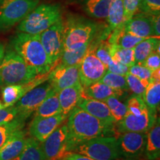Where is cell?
<instances>
[{"label": "cell", "instance_id": "1", "mask_svg": "<svg viewBox=\"0 0 160 160\" xmlns=\"http://www.w3.org/2000/svg\"><path fill=\"white\" fill-rule=\"evenodd\" d=\"M68 148L71 152L77 146L94 138L113 133V124L106 123L77 106L68 116Z\"/></svg>", "mask_w": 160, "mask_h": 160}, {"label": "cell", "instance_id": "2", "mask_svg": "<svg viewBox=\"0 0 160 160\" xmlns=\"http://www.w3.org/2000/svg\"><path fill=\"white\" fill-rule=\"evenodd\" d=\"M11 45V49L19 55L37 75L45 74L51 71L52 65L42 45L39 35L18 32L12 38Z\"/></svg>", "mask_w": 160, "mask_h": 160}, {"label": "cell", "instance_id": "3", "mask_svg": "<svg viewBox=\"0 0 160 160\" xmlns=\"http://www.w3.org/2000/svg\"><path fill=\"white\" fill-rule=\"evenodd\" d=\"M37 73L29 68L13 49L5 51L0 63V87L23 85L31 81Z\"/></svg>", "mask_w": 160, "mask_h": 160}, {"label": "cell", "instance_id": "4", "mask_svg": "<svg viewBox=\"0 0 160 160\" xmlns=\"http://www.w3.org/2000/svg\"><path fill=\"white\" fill-rule=\"evenodd\" d=\"M61 19H62V11L58 5H38L18 24L17 31L31 35H39Z\"/></svg>", "mask_w": 160, "mask_h": 160}, {"label": "cell", "instance_id": "5", "mask_svg": "<svg viewBox=\"0 0 160 160\" xmlns=\"http://www.w3.org/2000/svg\"><path fill=\"white\" fill-rule=\"evenodd\" d=\"M64 49L91 43L97 37L99 27L82 17H69L64 22Z\"/></svg>", "mask_w": 160, "mask_h": 160}, {"label": "cell", "instance_id": "6", "mask_svg": "<svg viewBox=\"0 0 160 160\" xmlns=\"http://www.w3.org/2000/svg\"><path fill=\"white\" fill-rule=\"evenodd\" d=\"M71 152L85 155L94 160H119L121 159L117 137L104 136L80 144Z\"/></svg>", "mask_w": 160, "mask_h": 160}, {"label": "cell", "instance_id": "7", "mask_svg": "<svg viewBox=\"0 0 160 160\" xmlns=\"http://www.w3.org/2000/svg\"><path fill=\"white\" fill-rule=\"evenodd\" d=\"M39 4V0H3L0 3V31L21 22Z\"/></svg>", "mask_w": 160, "mask_h": 160}, {"label": "cell", "instance_id": "8", "mask_svg": "<svg viewBox=\"0 0 160 160\" xmlns=\"http://www.w3.org/2000/svg\"><path fill=\"white\" fill-rule=\"evenodd\" d=\"M99 40L96 37L91 42L79 64V79L83 88L99 82L108 71L106 66L95 54L96 46Z\"/></svg>", "mask_w": 160, "mask_h": 160}, {"label": "cell", "instance_id": "9", "mask_svg": "<svg viewBox=\"0 0 160 160\" xmlns=\"http://www.w3.org/2000/svg\"><path fill=\"white\" fill-rule=\"evenodd\" d=\"M39 36L53 68L59 62L64 49L63 19L59 20Z\"/></svg>", "mask_w": 160, "mask_h": 160}, {"label": "cell", "instance_id": "10", "mask_svg": "<svg viewBox=\"0 0 160 160\" xmlns=\"http://www.w3.org/2000/svg\"><path fill=\"white\" fill-rule=\"evenodd\" d=\"M53 91L48 79L28 91L14 105L19 117L25 121Z\"/></svg>", "mask_w": 160, "mask_h": 160}, {"label": "cell", "instance_id": "11", "mask_svg": "<svg viewBox=\"0 0 160 160\" xmlns=\"http://www.w3.org/2000/svg\"><path fill=\"white\" fill-rule=\"evenodd\" d=\"M147 133L123 132L117 137V145L121 158L134 160L145 151Z\"/></svg>", "mask_w": 160, "mask_h": 160}, {"label": "cell", "instance_id": "12", "mask_svg": "<svg viewBox=\"0 0 160 160\" xmlns=\"http://www.w3.org/2000/svg\"><path fill=\"white\" fill-rule=\"evenodd\" d=\"M46 160H60L68 153V128L60 125L41 144Z\"/></svg>", "mask_w": 160, "mask_h": 160}, {"label": "cell", "instance_id": "13", "mask_svg": "<svg viewBox=\"0 0 160 160\" xmlns=\"http://www.w3.org/2000/svg\"><path fill=\"white\" fill-rule=\"evenodd\" d=\"M48 81L53 91L57 93L66 88L77 85L80 82L79 65L54 66L49 71Z\"/></svg>", "mask_w": 160, "mask_h": 160}, {"label": "cell", "instance_id": "14", "mask_svg": "<svg viewBox=\"0 0 160 160\" xmlns=\"http://www.w3.org/2000/svg\"><path fill=\"white\" fill-rule=\"evenodd\" d=\"M157 119V113L150 111L148 108L139 116L133 115L127 112L123 119L117 122V130L119 133H147L156 122Z\"/></svg>", "mask_w": 160, "mask_h": 160}, {"label": "cell", "instance_id": "15", "mask_svg": "<svg viewBox=\"0 0 160 160\" xmlns=\"http://www.w3.org/2000/svg\"><path fill=\"white\" fill-rule=\"evenodd\" d=\"M67 119L63 114L48 117H34L30 124L29 133L40 143L43 142Z\"/></svg>", "mask_w": 160, "mask_h": 160}, {"label": "cell", "instance_id": "16", "mask_svg": "<svg viewBox=\"0 0 160 160\" xmlns=\"http://www.w3.org/2000/svg\"><path fill=\"white\" fill-rule=\"evenodd\" d=\"M48 74L49 72L45 74L37 75L31 81L23 85H11L3 87L2 96L4 108L14 105L28 91L48 79Z\"/></svg>", "mask_w": 160, "mask_h": 160}, {"label": "cell", "instance_id": "17", "mask_svg": "<svg viewBox=\"0 0 160 160\" xmlns=\"http://www.w3.org/2000/svg\"><path fill=\"white\" fill-rule=\"evenodd\" d=\"M124 30L136 37L143 39L154 37L151 15L143 13H137L126 22L124 25Z\"/></svg>", "mask_w": 160, "mask_h": 160}, {"label": "cell", "instance_id": "18", "mask_svg": "<svg viewBox=\"0 0 160 160\" xmlns=\"http://www.w3.org/2000/svg\"><path fill=\"white\" fill-rule=\"evenodd\" d=\"M83 87L81 83L66 88L58 93L62 114L68 117L73 108L77 107L82 98Z\"/></svg>", "mask_w": 160, "mask_h": 160}, {"label": "cell", "instance_id": "19", "mask_svg": "<svg viewBox=\"0 0 160 160\" xmlns=\"http://www.w3.org/2000/svg\"><path fill=\"white\" fill-rule=\"evenodd\" d=\"M78 107L106 123L116 125V121L112 117L108 105L102 101L82 98L78 104Z\"/></svg>", "mask_w": 160, "mask_h": 160}, {"label": "cell", "instance_id": "20", "mask_svg": "<svg viewBox=\"0 0 160 160\" xmlns=\"http://www.w3.org/2000/svg\"><path fill=\"white\" fill-rule=\"evenodd\" d=\"M27 138L22 129L13 133L0 148V160H11L23 151Z\"/></svg>", "mask_w": 160, "mask_h": 160}, {"label": "cell", "instance_id": "21", "mask_svg": "<svg viewBox=\"0 0 160 160\" xmlns=\"http://www.w3.org/2000/svg\"><path fill=\"white\" fill-rule=\"evenodd\" d=\"M125 93V91H118L100 82H97L91 84L88 87L83 88L82 98L93 99L103 102L107 98L111 97L117 98L122 97Z\"/></svg>", "mask_w": 160, "mask_h": 160}, {"label": "cell", "instance_id": "22", "mask_svg": "<svg viewBox=\"0 0 160 160\" xmlns=\"http://www.w3.org/2000/svg\"><path fill=\"white\" fill-rule=\"evenodd\" d=\"M144 153L148 160H157L160 156V124L159 119H157L147 132L146 136V145Z\"/></svg>", "mask_w": 160, "mask_h": 160}, {"label": "cell", "instance_id": "23", "mask_svg": "<svg viewBox=\"0 0 160 160\" xmlns=\"http://www.w3.org/2000/svg\"><path fill=\"white\" fill-rule=\"evenodd\" d=\"M159 37H151L146 38L138 43L133 48L135 57V64L142 65L148 56L153 51L160 53Z\"/></svg>", "mask_w": 160, "mask_h": 160}, {"label": "cell", "instance_id": "24", "mask_svg": "<svg viewBox=\"0 0 160 160\" xmlns=\"http://www.w3.org/2000/svg\"><path fill=\"white\" fill-rule=\"evenodd\" d=\"M106 20L111 31L124 27L125 20L122 0H112Z\"/></svg>", "mask_w": 160, "mask_h": 160}, {"label": "cell", "instance_id": "25", "mask_svg": "<svg viewBox=\"0 0 160 160\" xmlns=\"http://www.w3.org/2000/svg\"><path fill=\"white\" fill-rule=\"evenodd\" d=\"M90 44L91 43L84 44L82 45L77 46V47L72 48L63 50V52L57 65L64 66L79 65L83 57H85Z\"/></svg>", "mask_w": 160, "mask_h": 160}, {"label": "cell", "instance_id": "26", "mask_svg": "<svg viewBox=\"0 0 160 160\" xmlns=\"http://www.w3.org/2000/svg\"><path fill=\"white\" fill-rule=\"evenodd\" d=\"M61 107H60L58 93L53 91L48 97L44 100L35 111L34 117H48L58 114H61Z\"/></svg>", "mask_w": 160, "mask_h": 160}, {"label": "cell", "instance_id": "27", "mask_svg": "<svg viewBox=\"0 0 160 160\" xmlns=\"http://www.w3.org/2000/svg\"><path fill=\"white\" fill-rule=\"evenodd\" d=\"M112 0H85L84 10L89 17L106 19Z\"/></svg>", "mask_w": 160, "mask_h": 160}, {"label": "cell", "instance_id": "28", "mask_svg": "<svg viewBox=\"0 0 160 160\" xmlns=\"http://www.w3.org/2000/svg\"><path fill=\"white\" fill-rule=\"evenodd\" d=\"M142 99L150 111L157 113L160 104V81L150 80Z\"/></svg>", "mask_w": 160, "mask_h": 160}, {"label": "cell", "instance_id": "29", "mask_svg": "<svg viewBox=\"0 0 160 160\" xmlns=\"http://www.w3.org/2000/svg\"><path fill=\"white\" fill-rule=\"evenodd\" d=\"M11 160H46L41 144L34 138H27L23 151Z\"/></svg>", "mask_w": 160, "mask_h": 160}, {"label": "cell", "instance_id": "30", "mask_svg": "<svg viewBox=\"0 0 160 160\" xmlns=\"http://www.w3.org/2000/svg\"><path fill=\"white\" fill-rule=\"evenodd\" d=\"M109 52L113 61L128 66V67H131L135 64L133 49L123 48L117 45L110 44Z\"/></svg>", "mask_w": 160, "mask_h": 160}, {"label": "cell", "instance_id": "31", "mask_svg": "<svg viewBox=\"0 0 160 160\" xmlns=\"http://www.w3.org/2000/svg\"><path fill=\"white\" fill-rule=\"evenodd\" d=\"M25 125V121L17 119L7 124H0V148L16 132L22 130Z\"/></svg>", "mask_w": 160, "mask_h": 160}, {"label": "cell", "instance_id": "32", "mask_svg": "<svg viewBox=\"0 0 160 160\" xmlns=\"http://www.w3.org/2000/svg\"><path fill=\"white\" fill-rule=\"evenodd\" d=\"M99 82L118 91L125 92L129 91L125 76L116 74L107 71Z\"/></svg>", "mask_w": 160, "mask_h": 160}, {"label": "cell", "instance_id": "33", "mask_svg": "<svg viewBox=\"0 0 160 160\" xmlns=\"http://www.w3.org/2000/svg\"><path fill=\"white\" fill-rule=\"evenodd\" d=\"M103 102L108 105L112 117H113L117 123L121 121L127 113L128 109L126 104H124L119 101L117 97H108Z\"/></svg>", "mask_w": 160, "mask_h": 160}, {"label": "cell", "instance_id": "34", "mask_svg": "<svg viewBox=\"0 0 160 160\" xmlns=\"http://www.w3.org/2000/svg\"><path fill=\"white\" fill-rule=\"evenodd\" d=\"M125 77L129 91H131L134 95L142 98L150 80L140 79L135 76L131 74L129 72L126 73Z\"/></svg>", "mask_w": 160, "mask_h": 160}, {"label": "cell", "instance_id": "35", "mask_svg": "<svg viewBox=\"0 0 160 160\" xmlns=\"http://www.w3.org/2000/svg\"><path fill=\"white\" fill-rule=\"evenodd\" d=\"M126 106H127L128 113H132L136 116L142 114L148 108L147 106L145 105V103L144 102L142 98L136 95L128 98L127 103H126Z\"/></svg>", "mask_w": 160, "mask_h": 160}, {"label": "cell", "instance_id": "36", "mask_svg": "<svg viewBox=\"0 0 160 160\" xmlns=\"http://www.w3.org/2000/svg\"><path fill=\"white\" fill-rule=\"evenodd\" d=\"M110 44L105 40L100 39L97 44L95 48V54L99 58L100 61L108 68L110 63L112 62V58L109 52Z\"/></svg>", "mask_w": 160, "mask_h": 160}, {"label": "cell", "instance_id": "37", "mask_svg": "<svg viewBox=\"0 0 160 160\" xmlns=\"http://www.w3.org/2000/svg\"><path fill=\"white\" fill-rule=\"evenodd\" d=\"M139 11L148 15H160V0H141Z\"/></svg>", "mask_w": 160, "mask_h": 160}, {"label": "cell", "instance_id": "38", "mask_svg": "<svg viewBox=\"0 0 160 160\" xmlns=\"http://www.w3.org/2000/svg\"><path fill=\"white\" fill-rule=\"evenodd\" d=\"M19 119H22L14 105L0 109V124H7Z\"/></svg>", "mask_w": 160, "mask_h": 160}, {"label": "cell", "instance_id": "39", "mask_svg": "<svg viewBox=\"0 0 160 160\" xmlns=\"http://www.w3.org/2000/svg\"><path fill=\"white\" fill-rule=\"evenodd\" d=\"M124 6V17L125 23L134 16L139 13V5L141 0H122Z\"/></svg>", "mask_w": 160, "mask_h": 160}, {"label": "cell", "instance_id": "40", "mask_svg": "<svg viewBox=\"0 0 160 160\" xmlns=\"http://www.w3.org/2000/svg\"><path fill=\"white\" fill-rule=\"evenodd\" d=\"M128 72L131 74L135 76L140 79L150 80L152 71L142 65L134 64L133 65L129 67Z\"/></svg>", "mask_w": 160, "mask_h": 160}, {"label": "cell", "instance_id": "41", "mask_svg": "<svg viewBox=\"0 0 160 160\" xmlns=\"http://www.w3.org/2000/svg\"><path fill=\"white\" fill-rule=\"evenodd\" d=\"M142 65L145 66L151 71L160 68V53L153 51L146 58Z\"/></svg>", "mask_w": 160, "mask_h": 160}, {"label": "cell", "instance_id": "42", "mask_svg": "<svg viewBox=\"0 0 160 160\" xmlns=\"http://www.w3.org/2000/svg\"><path fill=\"white\" fill-rule=\"evenodd\" d=\"M107 70L108 71L116 73V74L125 76L126 73H128L129 67L128 66H126L125 65H122V64L112 60V62L110 63V65L108 66Z\"/></svg>", "mask_w": 160, "mask_h": 160}, {"label": "cell", "instance_id": "43", "mask_svg": "<svg viewBox=\"0 0 160 160\" xmlns=\"http://www.w3.org/2000/svg\"><path fill=\"white\" fill-rule=\"evenodd\" d=\"M153 36L159 37L160 35V15H151Z\"/></svg>", "mask_w": 160, "mask_h": 160}, {"label": "cell", "instance_id": "44", "mask_svg": "<svg viewBox=\"0 0 160 160\" xmlns=\"http://www.w3.org/2000/svg\"><path fill=\"white\" fill-rule=\"evenodd\" d=\"M60 160H94L85 155L80 153H75V152H68V153Z\"/></svg>", "mask_w": 160, "mask_h": 160}, {"label": "cell", "instance_id": "45", "mask_svg": "<svg viewBox=\"0 0 160 160\" xmlns=\"http://www.w3.org/2000/svg\"><path fill=\"white\" fill-rule=\"evenodd\" d=\"M150 80H157V81H160V68L152 71L151 79Z\"/></svg>", "mask_w": 160, "mask_h": 160}, {"label": "cell", "instance_id": "46", "mask_svg": "<svg viewBox=\"0 0 160 160\" xmlns=\"http://www.w3.org/2000/svg\"><path fill=\"white\" fill-rule=\"evenodd\" d=\"M5 46L2 43L0 42V63H1L2 60L4 55H5Z\"/></svg>", "mask_w": 160, "mask_h": 160}, {"label": "cell", "instance_id": "47", "mask_svg": "<svg viewBox=\"0 0 160 160\" xmlns=\"http://www.w3.org/2000/svg\"><path fill=\"white\" fill-rule=\"evenodd\" d=\"M2 108H4V105H3V104L1 102V101H0V109H2Z\"/></svg>", "mask_w": 160, "mask_h": 160}, {"label": "cell", "instance_id": "48", "mask_svg": "<svg viewBox=\"0 0 160 160\" xmlns=\"http://www.w3.org/2000/svg\"><path fill=\"white\" fill-rule=\"evenodd\" d=\"M2 1H3V0H0V3H1Z\"/></svg>", "mask_w": 160, "mask_h": 160}]
</instances>
